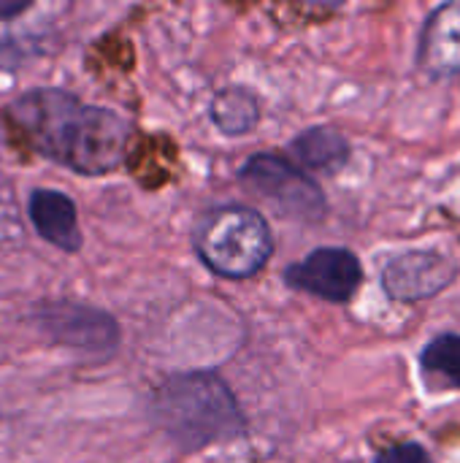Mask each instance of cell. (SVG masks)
Instances as JSON below:
<instances>
[{
    "label": "cell",
    "mask_w": 460,
    "mask_h": 463,
    "mask_svg": "<svg viewBox=\"0 0 460 463\" xmlns=\"http://www.w3.org/2000/svg\"><path fill=\"white\" fill-rule=\"evenodd\" d=\"M209 117H211V122H214V128L220 133H225V136H247L260 122V103L247 87L230 84V87L220 90L211 98Z\"/></svg>",
    "instance_id": "8fae6325"
},
{
    "label": "cell",
    "mask_w": 460,
    "mask_h": 463,
    "mask_svg": "<svg viewBox=\"0 0 460 463\" xmlns=\"http://www.w3.org/2000/svg\"><path fill=\"white\" fill-rule=\"evenodd\" d=\"M192 247L201 263L217 277L252 279L274 255V233L258 209L225 203L195 220Z\"/></svg>",
    "instance_id": "3957f363"
},
{
    "label": "cell",
    "mask_w": 460,
    "mask_h": 463,
    "mask_svg": "<svg viewBox=\"0 0 460 463\" xmlns=\"http://www.w3.org/2000/svg\"><path fill=\"white\" fill-rule=\"evenodd\" d=\"M27 214L35 228V233L49 241L52 247L62 252H79L84 239L79 228V209L70 195L60 190H46L38 187L30 193L27 201Z\"/></svg>",
    "instance_id": "9c48e42d"
},
{
    "label": "cell",
    "mask_w": 460,
    "mask_h": 463,
    "mask_svg": "<svg viewBox=\"0 0 460 463\" xmlns=\"http://www.w3.org/2000/svg\"><path fill=\"white\" fill-rule=\"evenodd\" d=\"M149 418L182 453H195L247 434V418L230 385L211 369L165 377L152 399Z\"/></svg>",
    "instance_id": "7a4b0ae2"
},
{
    "label": "cell",
    "mask_w": 460,
    "mask_h": 463,
    "mask_svg": "<svg viewBox=\"0 0 460 463\" xmlns=\"http://www.w3.org/2000/svg\"><path fill=\"white\" fill-rule=\"evenodd\" d=\"M5 122L41 157L79 176H106L130 152L133 125L60 87H35L3 106Z\"/></svg>",
    "instance_id": "6da1fadb"
},
{
    "label": "cell",
    "mask_w": 460,
    "mask_h": 463,
    "mask_svg": "<svg viewBox=\"0 0 460 463\" xmlns=\"http://www.w3.org/2000/svg\"><path fill=\"white\" fill-rule=\"evenodd\" d=\"M239 182L290 220L320 222L328 212L323 187L285 155L258 152L247 157L239 168Z\"/></svg>",
    "instance_id": "277c9868"
},
{
    "label": "cell",
    "mask_w": 460,
    "mask_h": 463,
    "mask_svg": "<svg viewBox=\"0 0 460 463\" xmlns=\"http://www.w3.org/2000/svg\"><path fill=\"white\" fill-rule=\"evenodd\" d=\"M282 279L298 293L331 304H347L363 282V266L358 255L344 247H320L298 263H290L282 271Z\"/></svg>",
    "instance_id": "8992f818"
},
{
    "label": "cell",
    "mask_w": 460,
    "mask_h": 463,
    "mask_svg": "<svg viewBox=\"0 0 460 463\" xmlns=\"http://www.w3.org/2000/svg\"><path fill=\"white\" fill-rule=\"evenodd\" d=\"M30 323L52 342L84 355H111L122 342L114 315L79 301H41L30 312Z\"/></svg>",
    "instance_id": "5b68a950"
},
{
    "label": "cell",
    "mask_w": 460,
    "mask_h": 463,
    "mask_svg": "<svg viewBox=\"0 0 460 463\" xmlns=\"http://www.w3.org/2000/svg\"><path fill=\"white\" fill-rule=\"evenodd\" d=\"M374 463H434L428 450L418 442H401V445H393L388 450H382Z\"/></svg>",
    "instance_id": "4fadbf2b"
},
{
    "label": "cell",
    "mask_w": 460,
    "mask_h": 463,
    "mask_svg": "<svg viewBox=\"0 0 460 463\" xmlns=\"http://www.w3.org/2000/svg\"><path fill=\"white\" fill-rule=\"evenodd\" d=\"M423 380L442 391H460V334H439L420 353Z\"/></svg>",
    "instance_id": "7c38bea8"
},
{
    "label": "cell",
    "mask_w": 460,
    "mask_h": 463,
    "mask_svg": "<svg viewBox=\"0 0 460 463\" xmlns=\"http://www.w3.org/2000/svg\"><path fill=\"white\" fill-rule=\"evenodd\" d=\"M418 65L431 79L460 76V0L434 8L420 30Z\"/></svg>",
    "instance_id": "ba28073f"
},
{
    "label": "cell",
    "mask_w": 460,
    "mask_h": 463,
    "mask_svg": "<svg viewBox=\"0 0 460 463\" xmlns=\"http://www.w3.org/2000/svg\"><path fill=\"white\" fill-rule=\"evenodd\" d=\"M350 155H352V146L347 136L331 125L306 128L290 141V157L298 163V168H306V171L336 174L339 168L347 165Z\"/></svg>",
    "instance_id": "30bf717a"
},
{
    "label": "cell",
    "mask_w": 460,
    "mask_h": 463,
    "mask_svg": "<svg viewBox=\"0 0 460 463\" xmlns=\"http://www.w3.org/2000/svg\"><path fill=\"white\" fill-rule=\"evenodd\" d=\"M30 8V0H0V19H14Z\"/></svg>",
    "instance_id": "5bb4252c"
},
{
    "label": "cell",
    "mask_w": 460,
    "mask_h": 463,
    "mask_svg": "<svg viewBox=\"0 0 460 463\" xmlns=\"http://www.w3.org/2000/svg\"><path fill=\"white\" fill-rule=\"evenodd\" d=\"M458 277V263L437 250H407L385 260L380 271L382 290L390 301L420 304L437 298Z\"/></svg>",
    "instance_id": "52a82bcc"
}]
</instances>
